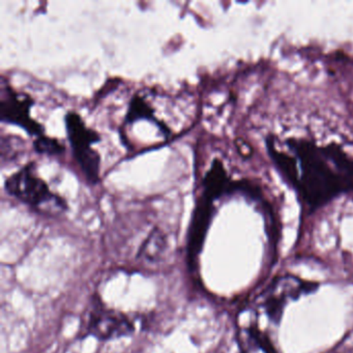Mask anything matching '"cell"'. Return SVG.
Returning a JSON list of instances; mask_svg holds the SVG:
<instances>
[{
    "mask_svg": "<svg viewBox=\"0 0 353 353\" xmlns=\"http://www.w3.org/2000/svg\"><path fill=\"white\" fill-rule=\"evenodd\" d=\"M289 146L301 164L294 187L311 210L353 190V160L338 146L318 148L307 140H291Z\"/></svg>",
    "mask_w": 353,
    "mask_h": 353,
    "instance_id": "1",
    "label": "cell"
},
{
    "mask_svg": "<svg viewBox=\"0 0 353 353\" xmlns=\"http://www.w3.org/2000/svg\"><path fill=\"white\" fill-rule=\"evenodd\" d=\"M5 188L8 194L40 214L59 216L67 210V202L51 192L49 185L39 176L34 163L12 174L6 181Z\"/></svg>",
    "mask_w": 353,
    "mask_h": 353,
    "instance_id": "2",
    "label": "cell"
},
{
    "mask_svg": "<svg viewBox=\"0 0 353 353\" xmlns=\"http://www.w3.org/2000/svg\"><path fill=\"white\" fill-rule=\"evenodd\" d=\"M65 128L76 162L86 179L96 185L100 181L101 158L99 152L92 148V144L100 141V135L88 128L76 112H69L65 115Z\"/></svg>",
    "mask_w": 353,
    "mask_h": 353,
    "instance_id": "3",
    "label": "cell"
},
{
    "mask_svg": "<svg viewBox=\"0 0 353 353\" xmlns=\"http://www.w3.org/2000/svg\"><path fill=\"white\" fill-rule=\"evenodd\" d=\"M34 101L28 94L16 92L9 84L3 83L0 96V117L5 123L23 128L30 135H44V128L30 117Z\"/></svg>",
    "mask_w": 353,
    "mask_h": 353,
    "instance_id": "4",
    "label": "cell"
},
{
    "mask_svg": "<svg viewBox=\"0 0 353 353\" xmlns=\"http://www.w3.org/2000/svg\"><path fill=\"white\" fill-rule=\"evenodd\" d=\"M315 287L312 283L305 282L296 276H281L260 296V307L264 309L270 319L278 321L287 303L309 293Z\"/></svg>",
    "mask_w": 353,
    "mask_h": 353,
    "instance_id": "5",
    "label": "cell"
},
{
    "mask_svg": "<svg viewBox=\"0 0 353 353\" xmlns=\"http://www.w3.org/2000/svg\"><path fill=\"white\" fill-rule=\"evenodd\" d=\"M86 330L100 340L129 336L134 332L133 321L121 312L96 303L88 314Z\"/></svg>",
    "mask_w": 353,
    "mask_h": 353,
    "instance_id": "6",
    "label": "cell"
},
{
    "mask_svg": "<svg viewBox=\"0 0 353 353\" xmlns=\"http://www.w3.org/2000/svg\"><path fill=\"white\" fill-rule=\"evenodd\" d=\"M214 200H216L214 196L206 190L202 189L201 195L198 198L197 203L194 208L191 228H190L189 254L191 257L201 250L202 243L205 239L208 226L214 214Z\"/></svg>",
    "mask_w": 353,
    "mask_h": 353,
    "instance_id": "7",
    "label": "cell"
},
{
    "mask_svg": "<svg viewBox=\"0 0 353 353\" xmlns=\"http://www.w3.org/2000/svg\"><path fill=\"white\" fill-rule=\"evenodd\" d=\"M166 249V236L159 228H154L140 249L138 257L156 262Z\"/></svg>",
    "mask_w": 353,
    "mask_h": 353,
    "instance_id": "8",
    "label": "cell"
},
{
    "mask_svg": "<svg viewBox=\"0 0 353 353\" xmlns=\"http://www.w3.org/2000/svg\"><path fill=\"white\" fill-rule=\"evenodd\" d=\"M241 343L243 353H276L270 342L254 328L243 330Z\"/></svg>",
    "mask_w": 353,
    "mask_h": 353,
    "instance_id": "9",
    "label": "cell"
},
{
    "mask_svg": "<svg viewBox=\"0 0 353 353\" xmlns=\"http://www.w3.org/2000/svg\"><path fill=\"white\" fill-rule=\"evenodd\" d=\"M34 148L37 152L48 156H59L65 152V146L59 140L48 136H40L34 142Z\"/></svg>",
    "mask_w": 353,
    "mask_h": 353,
    "instance_id": "10",
    "label": "cell"
}]
</instances>
